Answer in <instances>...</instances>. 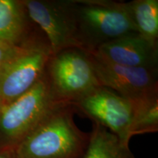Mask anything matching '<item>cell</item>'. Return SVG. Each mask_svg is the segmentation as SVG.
<instances>
[{
    "mask_svg": "<svg viewBox=\"0 0 158 158\" xmlns=\"http://www.w3.org/2000/svg\"><path fill=\"white\" fill-rule=\"evenodd\" d=\"M77 114L81 113L103 126L122 141L131 139L135 103L104 86H99L72 102Z\"/></svg>",
    "mask_w": 158,
    "mask_h": 158,
    "instance_id": "obj_6",
    "label": "cell"
},
{
    "mask_svg": "<svg viewBox=\"0 0 158 158\" xmlns=\"http://www.w3.org/2000/svg\"><path fill=\"white\" fill-rule=\"evenodd\" d=\"M42 36L23 1L0 0V40L20 46Z\"/></svg>",
    "mask_w": 158,
    "mask_h": 158,
    "instance_id": "obj_10",
    "label": "cell"
},
{
    "mask_svg": "<svg viewBox=\"0 0 158 158\" xmlns=\"http://www.w3.org/2000/svg\"><path fill=\"white\" fill-rule=\"evenodd\" d=\"M70 102L54 105L14 149L15 158H83L90 134L74 121Z\"/></svg>",
    "mask_w": 158,
    "mask_h": 158,
    "instance_id": "obj_1",
    "label": "cell"
},
{
    "mask_svg": "<svg viewBox=\"0 0 158 158\" xmlns=\"http://www.w3.org/2000/svg\"><path fill=\"white\" fill-rule=\"evenodd\" d=\"M0 158H15L14 151H0Z\"/></svg>",
    "mask_w": 158,
    "mask_h": 158,
    "instance_id": "obj_15",
    "label": "cell"
},
{
    "mask_svg": "<svg viewBox=\"0 0 158 158\" xmlns=\"http://www.w3.org/2000/svg\"><path fill=\"white\" fill-rule=\"evenodd\" d=\"M76 37L81 48L94 51L102 45L138 32L128 4L111 0H72Z\"/></svg>",
    "mask_w": 158,
    "mask_h": 158,
    "instance_id": "obj_2",
    "label": "cell"
},
{
    "mask_svg": "<svg viewBox=\"0 0 158 158\" xmlns=\"http://www.w3.org/2000/svg\"><path fill=\"white\" fill-rule=\"evenodd\" d=\"M58 102L51 93L44 75L24 94L0 111V151H14L19 143L34 129Z\"/></svg>",
    "mask_w": 158,
    "mask_h": 158,
    "instance_id": "obj_4",
    "label": "cell"
},
{
    "mask_svg": "<svg viewBox=\"0 0 158 158\" xmlns=\"http://www.w3.org/2000/svg\"><path fill=\"white\" fill-rule=\"evenodd\" d=\"M135 114L131 127L132 137L158 131V95L134 101Z\"/></svg>",
    "mask_w": 158,
    "mask_h": 158,
    "instance_id": "obj_13",
    "label": "cell"
},
{
    "mask_svg": "<svg viewBox=\"0 0 158 158\" xmlns=\"http://www.w3.org/2000/svg\"><path fill=\"white\" fill-rule=\"evenodd\" d=\"M23 2L29 16L48 40L52 53L80 48L76 40L72 0H24Z\"/></svg>",
    "mask_w": 158,
    "mask_h": 158,
    "instance_id": "obj_8",
    "label": "cell"
},
{
    "mask_svg": "<svg viewBox=\"0 0 158 158\" xmlns=\"http://www.w3.org/2000/svg\"><path fill=\"white\" fill-rule=\"evenodd\" d=\"M52 54L45 36L17 46L0 72V100L7 104L40 79Z\"/></svg>",
    "mask_w": 158,
    "mask_h": 158,
    "instance_id": "obj_5",
    "label": "cell"
},
{
    "mask_svg": "<svg viewBox=\"0 0 158 158\" xmlns=\"http://www.w3.org/2000/svg\"><path fill=\"white\" fill-rule=\"evenodd\" d=\"M16 45H13L4 41L0 40V72L7 59L16 48Z\"/></svg>",
    "mask_w": 158,
    "mask_h": 158,
    "instance_id": "obj_14",
    "label": "cell"
},
{
    "mask_svg": "<svg viewBox=\"0 0 158 158\" xmlns=\"http://www.w3.org/2000/svg\"><path fill=\"white\" fill-rule=\"evenodd\" d=\"M3 106H4L3 102L1 101V100H0V111H1V110H2V107H3Z\"/></svg>",
    "mask_w": 158,
    "mask_h": 158,
    "instance_id": "obj_16",
    "label": "cell"
},
{
    "mask_svg": "<svg viewBox=\"0 0 158 158\" xmlns=\"http://www.w3.org/2000/svg\"><path fill=\"white\" fill-rule=\"evenodd\" d=\"M127 4L138 34L158 45L157 0H133Z\"/></svg>",
    "mask_w": 158,
    "mask_h": 158,
    "instance_id": "obj_12",
    "label": "cell"
},
{
    "mask_svg": "<svg viewBox=\"0 0 158 158\" xmlns=\"http://www.w3.org/2000/svg\"><path fill=\"white\" fill-rule=\"evenodd\" d=\"M55 100L73 102L101 86L89 51L72 47L52 53L43 73Z\"/></svg>",
    "mask_w": 158,
    "mask_h": 158,
    "instance_id": "obj_3",
    "label": "cell"
},
{
    "mask_svg": "<svg viewBox=\"0 0 158 158\" xmlns=\"http://www.w3.org/2000/svg\"><path fill=\"white\" fill-rule=\"evenodd\" d=\"M106 60L136 68L157 69L158 45L138 32L130 33L102 45L94 51Z\"/></svg>",
    "mask_w": 158,
    "mask_h": 158,
    "instance_id": "obj_9",
    "label": "cell"
},
{
    "mask_svg": "<svg viewBox=\"0 0 158 158\" xmlns=\"http://www.w3.org/2000/svg\"><path fill=\"white\" fill-rule=\"evenodd\" d=\"M89 142L83 158H135L129 143L103 126L92 122Z\"/></svg>",
    "mask_w": 158,
    "mask_h": 158,
    "instance_id": "obj_11",
    "label": "cell"
},
{
    "mask_svg": "<svg viewBox=\"0 0 158 158\" xmlns=\"http://www.w3.org/2000/svg\"><path fill=\"white\" fill-rule=\"evenodd\" d=\"M89 54L102 86L131 101L158 95L157 69L122 66L106 60L94 51H89Z\"/></svg>",
    "mask_w": 158,
    "mask_h": 158,
    "instance_id": "obj_7",
    "label": "cell"
}]
</instances>
